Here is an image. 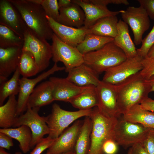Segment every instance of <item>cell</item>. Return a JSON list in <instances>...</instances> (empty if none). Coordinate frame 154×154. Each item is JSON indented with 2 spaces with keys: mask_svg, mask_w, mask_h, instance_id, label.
Segmentation results:
<instances>
[{
  "mask_svg": "<svg viewBox=\"0 0 154 154\" xmlns=\"http://www.w3.org/2000/svg\"><path fill=\"white\" fill-rule=\"evenodd\" d=\"M21 15L29 31L40 39H52L54 33L41 5L30 0H9Z\"/></svg>",
  "mask_w": 154,
  "mask_h": 154,
  "instance_id": "1",
  "label": "cell"
},
{
  "mask_svg": "<svg viewBox=\"0 0 154 154\" xmlns=\"http://www.w3.org/2000/svg\"><path fill=\"white\" fill-rule=\"evenodd\" d=\"M116 85L118 107L122 115L133 106L141 104L150 92L146 80L140 72Z\"/></svg>",
  "mask_w": 154,
  "mask_h": 154,
  "instance_id": "2",
  "label": "cell"
},
{
  "mask_svg": "<svg viewBox=\"0 0 154 154\" xmlns=\"http://www.w3.org/2000/svg\"><path fill=\"white\" fill-rule=\"evenodd\" d=\"M89 117L92 121V127L90 147L88 154H105L103 145L108 139L115 140L114 131L118 119L105 116L97 106L92 109Z\"/></svg>",
  "mask_w": 154,
  "mask_h": 154,
  "instance_id": "3",
  "label": "cell"
},
{
  "mask_svg": "<svg viewBox=\"0 0 154 154\" xmlns=\"http://www.w3.org/2000/svg\"><path fill=\"white\" fill-rule=\"evenodd\" d=\"M83 55L84 63L99 75L127 59L123 51L113 41L107 43L98 50Z\"/></svg>",
  "mask_w": 154,
  "mask_h": 154,
  "instance_id": "4",
  "label": "cell"
},
{
  "mask_svg": "<svg viewBox=\"0 0 154 154\" xmlns=\"http://www.w3.org/2000/svg\"><path fill=\"white\" fill-rule=\"evenodd\" d=\"M92 109L70 111L63 110L58 104H54L51 113L45 117L50 131L48 136L53 139H56L69 125L78 119L84 116H89Z\"/></svg>",
  "mask_w": 154,
  "mask_h": 154,
  "instance_id": "5",
  "label": "cell"
},
{
  "mask_svg": "<svg viewBox=\"0 0 154 154\" xmlns=\"http://www.w3.org/2000/svg\"><path fill=\"white\" fill-rule=\"evenodd\" d=\"M150 128L142 125L118 119L115 131V141L118 145L126 149L138 143L142 144L146 138Z\"/></svg>",
  "mask_w": 154,
  "mask_h": 154,
  "instance_id": "6",
  "label": "cell"
},
{
  "mask_svg": "<svg viewBox=\"0 0 154 154\" xmlns=\"http://www.w3.org/2000/svg\"><path fill=\"white\" fill-rule=\"evenodd\" d=\"M52 40V60L54 63L62 62L66 72H68L72 68L84 63L83 55L76 47L63 42L54 33Z\"/></svg>",
  "mask_w": 154,
  "mask_h": 154,
  "instance_id": "7",
  "label": "cell"
},
{
  "mask_svg": "<svg viewBox=\"0 0 154 154\" xmlns=\"http://www.w3.org/2000/svg\"><path fill=\"white\" fill-rule=\"evenodd\" d=\"M24 42L22 49L31 52L34 56L39 72L49 66L52 58L51 46L46 40L34 35L28 29L24 34Z\"/></svg>",
  "mask_w": 154,
  "mask_h": 154,
  "instance_id": "8",
  "label": "cell"
},
{
  "mask_svg": "<svg viewBox=\"0 0 154 154\" xmlns=\"http://www.w3.org/2000/svg\"><path fill=\"white\" fill-rule=\"evenodd\" d=\"M40 109L32 108L27 105L25 112L17 117L13 127L24 125L30 129L32 134L31 149L33 148L43 137L49 133V129L46 123L45 117L38 114Z\"/></svg>",
  "mask_w": 154,
  "mask_h": 154,
  "instance_id": "9",
  "label": "cell"
},
{
  "mask_svg": "<svg viewBox=\"0 0 154 154\" xmlns=\"http://www.w3.org/2000/svg\"><path fill=\"white\" fill-rule=\"evenodd\" d=\"M121 14L123 21L129 25L133 32L135 44L140 45L143 34L150 26L149 17L146 10L141 6H129Z\"/></svg>",
  "mask_w": 154,
  "mask_h": 154,
  "instance_id": "10",
  "label": "cell"
},
{
  "mask_svg": "<svg viewBox=\"0 0 154 154\" xmlns=\"http://www.w3.org/2000/svg\"><path fill=\"white\" fill-rule=\"evenodd\" d=\"M96 89L100 111L109 117L120 118L122 114L118 107L116 85L100 80Z\"/></svg>",
  "mask_w": 154,
  "mask_h": 154,
  "instance_id": "11",
  "label": "cell"
},
{
  "mask_svg": "<svg viewBox=\"0 0 154 154\" xmlns=\"http://www.w3.org/2000/svg\"><path fill=\"white\" fill-rule=\"evenodd\" d=\"M142 58L137 55L127 59L120 64L108 69L105 72L102 80L114 85L123 82L131 76L141 71L143 68Z\"/></svg>",
  "mask_w": 154,
  "mask_h": 154,
  "instance_id": "12",
  "label": "cell"
},
{
  "mask_svg": "<svg viewBox=\"0 0 154 154\" xmlns=\"http://www.w3.org/2000/svg\"><path fill=\"white\" fill-rule=\"evenodd\" d=\"M64 66H58L54 63L53 66L47 71L33 79L22 77L19 81V90L17 100L16 115L19 116L26 111L28 99L36 85L56 72L65 70Z\"/></svg>",
  "mask_w": 154,
  "mask_h": 154,
  "instance_id": "13",
  "label": "cell"
},
{
  "mask_svg": "<svg viewBox=\"0 0 154 154\" xmlns=\"http://www.w3.org/2000/svg\"><path fill=\"white\" fill-rule=\"evenodd\" d=\"M83 121L76 120L55 139L46 154H61L74 151L76 141Z\"/></svg>",
  "mask_w": 154,
  "mask_h": 154,
  "instance_id": "14",
  "label": "cell"
},
{
  "mask_svg": "<svg viewBox=\"0 0 154 154\" xmlns=\"http://www.w3.org/2000/svg\"><path fill=\"white\" fill-rule=\"evenodd\" d=\"M0 24L23 38L28 29L19 12L9 0H0Z\"/></svg>",
  "mask_w": 154,
  "mask_h": 154,
  "instance_id": "15",
  "label": "cell"
},
{
  "mask_svg": "<svg viewBox=\"0 0 154 154\" xmlns=\"http://www.w3.org/2000/svg\"><path fill=\"white\" fill-rule=\"evenodd\" d=\"M48 24L54 33L63 42L74 47L80 43L85 36L90 34L89 29L83 26L80 28L61 24L46 16Z\"/></svg>",
  "mask_w": 154,
  "mask_h": 154,
  "instance_id": "16",
  "label": "cell"
},
{
  "mask_svg": "<svg viewBox=\"0 0 154 154\" xmlns=\"http://www.w3.org/2000/svg\"><path fill=\"white\" fill-rule=\"evenodd\" d=\"M22 48H0V84L7 80L8 77L17 69Z\"/></svg>",
  "mask_w": 154,
  "mask_h": 154,
  "instance_id": "17",
  "label": "cell"
},
{
  "mask_svg": "<svg viewBox=\"0 0 154 154\" xmlns=\"http://www.w3.org/2000/svg\"><path fill=\"white\" fill-rule=\"evenodd\" d=\"M72 3L78 5L84 11L85 19L83 27L88 29L99 19L109 16L116 15L121 13L123 10L112 11L107 6L94 5L83 0H72Z\"/></svg>",
  "mask_w": 154,
  "mask_h": 154,
  "instance_id": "18",
  "label": "cell"
},
{
  "mask_svg": "<svg viewBox=\"0 0 154 154\" xmlns=\"http://www.w3.org/2000/svg\"><path fill=\"white\" fill-rule=\"evenodd\" d=\"M68 73L66 78L80 87L92 86L96 87L100 80L99 74L84 63L72 68Z\"/></svg>",
  "mask_w": 154,
  "mask_h": 154,
  "instance_id": "19",
  "label": "cell"
},
{
  "mask_svg": "<svg viewBox=\"0 0 154 154\" xmlns=\"http://www.w3.org/2000/svg\"><path fill=\"white\" fill-rule=\"evenodd\" d=\"M49 80L53 86L54 100L69 102L79 94L84 87H78L66 78L51 77Z\"/></svg>",
  "mask_w": 154,
  "mask_h": 154,
  "instance_id": "20",
  "label": "cell"
},
{
  "mask_svg": "<svg viewBox=\"0 0 154 154\" xmlns=\"http://www.w3.org/2000/svg\"><path fill=\"white\" fill-rule=\"evenodd\" d=\"M53 86L49 80L41 83L34 89L28 99L27 105L32 108L40 109L54 101Z\"/></svg>",
  "mask_w": 154,
  "mask_h": 154,
  "instance_id": "21",
  "label": "cell"
},
{
  "mask_svg": "<svg viewBox=\"0 0 154 154\" xmlns=\"http://www.w3.org/2000/svg\"><path fill=\"white\" fill-rule=\"evenodd\" d=\"M59 11L60 15L58 22L76 28H80L84 26L85 14L82 9L78 4L72 2L66 7L59 8Z\"/></svg>",
  "mask_w": 154,
  "mask_h": 154,
  "instance_id": "22",
  "label": "cell"
},
{
  "mask_svg": "<svg viewBox=\"0 0 154 154\" xmlns=\"http://www.w3.org/2000/svg\"><path fill=\"white\" fill-rule=\"evenodd\" d=\"M117 33L113 42L124 52L127 59L133 58L137 55L135 44L130 35L128 25L121 19L117 25Z\"/></svg>",
  "mask_w": 154,
  "mask_h": 154,
  "instance_id": "23",
  "label": "cell"
},
{
  "mask_svg": "<svg viewBox=\"0 0 154 154\" xmlns=\"http://www.w3.org/2000/svg\"><path fill=\"white\" fill-rule=\"evenodd\" d=\"M69 102L74 107L79 110L92 109L98 105V100L96 87H85L78 95Z\"/></svg>",
  "mask_w": 154,
  "mask_h": 154,
  "instance_id": "24",
  "label": "cell"
},
{
  "mask_svg": "<svg viewBox=\"0 0 154 154\" xmlns=\"http://www.w3.org/2000/svg\"><path fill=\"white\" fill-rule=\"evenodd\" d=\"M123 116L127 121L154 129V112L144 109L140 104L132 106Z\"/></svg>",
  "mask_w": 154,
  "mask_h": 154,
  "instance_id": "25",
  "label": "cell"
},
{
  "mask_svg": "<svg viewBox=\"0 0 154 154\" xmlns=\"http://www.w3.org/2000/svg\"><path fill=\"white\" fill-rule=\"evenodd\" d=\"M116 16H106L100 19L88 29L90 34L114 38L117 33Z\"/></svg>",
  "mask_w": 154,
  "mask_h": 154,
  "instance_id": "26",
  "label": "cell"
},
{
  "mask_svg": "<svg viewBox=\"0 0 154 154\" xmlns=\"http://www.w3.org/2000/svg\"><path fill=\"white\" fill-rule=\"evenodd\" d=\"M0 132L17 140L19 143L20 148L23 153H27L31 149L32 134L30 129L27 126L23 125L15 128H1Z\"/></svg>",
  "mask_w": 154,
  "mask_h": 154,
  "instance_id": "27",
  "label": "cell"
},
{
  "mask_svg": "<svg viewBox=\"0 0 154 154\" xmlns=\"http://www.w3.org/2000/svg\"><path fill=\"white\" fill-rule=\"evenodd\" d=\"M17 100L12 95L4 104L0 106V127L7 128L13 127L18 117L16 115Z\"/></svg>",
  "mask_w": 154,
  "mask_h": 154,
  "instance_id": "28",
  "label": "cell"
},
{
  "mask_svg": "<svg viewBox=\"0 0 154 154\" xmlns=\"http://www.w3.org/2000/svg\"><path fill=\"white\" fill-rule=\"evenodd\" d=\"M92 127V121L89 116H86L76 141L75 154H88L90 146V136Z\"/></svg>",
  "mask_w": 154,
  "mask_h": 154,
  "instance_id": "29",
  "label": "cell"
},
{
  "mask_svg": "<svg viewBox=\"0 0 154 154\" xmlns=\"http://www.w3.org/2000/svg\"><path fill=\"white\" fill-rule=\"evenodd\" d=\"M114 38L91 34L86 35L83 40L76 47L83 55L99 49L106 44L113 42Z\"/></svg>",
  "mask_w": 154,
  "mask_h": 154,
  "instance_id": "30",
  "label": "cell"
},
{
  "mask_svg": "<svg viewBox=\"0 0 154 154\" xmlns=\"http://www.w3.org/2000/svg\"><path fill=\"white\" fill-rule=\"evenodd\" d=\"M17 68L21 75L24 77L34 76L39 72L33 54L23 49Z\"/></svg>",
  "mask_w": 154,
  "mask_h": 154,
  "instance_id": "31",
  "label": "cell"
},
{
  "mask_svg": "<svg viewBox=\"0 0 154 154\" xmlns=\"http://www.w3.org/2000/svg\"><path fill=\"white\" fill-rule=\"evenodd\" d=\"M20 75L17 68L10 79L0 84V106L8 97L19 94Z\"/></svg>",
  "mask_w": 154,
  "mask_h": 154,
  "instance_id": "32",
  "label": "cell"
},
{
  "mask_svg": "<svg viewBox=\"0 0 154 154\" xmlns=\"http://www.w3.org/2000/svg\"><path fill=\"white\" fill-rule=\"evenodd\" d=\"M24 38L7 26L0 24V48L23 46Z\"/></svg>",
  "mask_w": 154,
  "mask_h": 154,
  "instance_id": "33",
  "label": "cell"
},
{
  "mask_svg": "<svg viewBox=\"0 0 154 154\" xmlns=\"http://www.w3.org/2000/svg\"><path fill=\"white\" fill-rule=\"evenodd\" d=\"M41 5L46 15L58 22L60 13L57 0H30Z\"/></svg>",
  "mask_w": 154,
  "mask_h": 154,
  "instance_id": "34",
  "label": "cell"
},
{
  "mask_svg": "<svg viewBox=\"0 0 154 154\" xmlns=\"http://www.w3.org/2000/svg\"><path fill=\"white\" fill-rule=\"evenodd\" d=\"M142 45L139 48L137 49V55L143 58L147 56L150 49L154 44V24L151 30L143 39Z\"/></svg>",
  "mask_w": 154,
  "mask_h": 154,
  "instance_id": "35",
  "label": "cell"
},
{
  "mask_svg": "<svg viewBox=\"0 0 154 154\" xmlns=\"http://www.w3.org/2000/svg\"><path fill=\"white\" fill-rule=\"evenodd\" d=\"M141 63L143 68L140 73L142 76L146 80L154 76V57L143 58Z\"/></svg>",
  "mask_w": 154,
  "mask_h": 154,
  "instance_id": "36",
  "label": "cell"
},
{
  "mask_svg": "<svg viewBox=\"0 0 154 154\" xmlns=\"http://www.w3.org/2000/svg\"><path fill=\"white\" fill-rule=\"evenodd\" d=\"M55 139L48 136L46 137L43 138L37 144L30 154H41L52 145Z\"/></svg>",
  "mask_w": 154,
  "mask_h": 154,
  "instance_id": "37",
  "label": "cell"
},
{
  "mask_svg": "<svg viewBox=\"0 0 154 154\" xmlns=\"http://www.w3.org/2000/svg\"><path fill=\"white\" fill-rule=\"evenodd\" d=\"M142 144L149 154H154V129H149L147 137Z\"/></svg>",
  "mask_w": 154,
  "mask_h": 154,
  "instance_id": "38",
  "label": "cell"
},
{
  "mask_svg": "<svg viewBox=\"0 0 154 154\" xmlns=\"http://www.w3.org/2000/svg\"><path fill=\"white\" fill-rule=\"evenodd\" d=\"M85 2L94 5L107 6L109 4H123L128 5L129 4L127 0H83Z\"/></svg>",
  "mask_w": 154,
  "mask_h": 154,
  "instance_id": "39",
  "label": "cell"
},
{
  "mask_svg": "<svg viewBox=\"0 0 154 154\" xmlns=\"http://www.w3.org/2000/svg\"><path fill=\"white\" fill-rule=\"evenodd\" d=\"M140 6L146 10L149 16L154 20V0H137Z\"/></svg>",
  "mask_w": 154,
  "mask_h": 154,
  "instance_id": "40",
  "label": "cell"
},
{
  "mask_svg": "<svg viewBox=\"0 0 154 154\" xmlns=\"http://www.w3.org/2000/svg\"><path fill=\"white\" fill-rule=\"evenodd\" d=\"M117 145L115 140L108 139L103 145V152L105 154H115L117 151Z\"/></svg>",
  "mask_w": 154,
  "mask_h": 154,
  "instance_id": "41",
  "label": "cell"
},
{
  "mask_svg": "<svg viewBox=\"0 0 154 154\" xmlns=\"http://www.w3.org/2000/svg\"><path fill=\"white\" fill-rule=\"evenodd\" d=\"M12 139L8 135L0 132V147L10 149L14 145Z\"/></svg>",
  "mask_w": 154,
  "mask_h": 154,
  "instance_id": "42",
  "label": "cell"
},
{
  "mask_svg": "<svg viewBox=\"0 0 154 154\" xmlns=\"http://www.w3.org/2000/svg\"><path fill=\"white\" fill-rule=\"evenodd\" d=\"M140 105L144 109L154 112V100L148 97Z\"/></svg>",
  "mask_w": 154,
  "mask_h": 154,
  "instance_id": "43",
  "label": "cell"
},
{
  "mask_svg": "<svg viewBox=\"0 0 154 154\" xmlns=\"http://www.w3.org/2000/svg\"><path fill=\"white\" fill-rule=\"evenodd\" d=\"M130 147L131 154H149L141 143L136 144Z\"/></svg>",
  "mask_w": 154,
  "mask_h": 154,
  "instance_id": "44",
  "label": "cell"
},
{
  "mask_svg": "<svg viewBox=\"0 0 154 154\" xmlns=\"http://www.w3.org/2000/svg\"><path fill=\"white\" fill-rule=\"evenodd\" d=\"M72 3V1L70 0H59L58 1V5L59 9L66 7Z\"/></svg>",
  "mask_w": 154,
  "mask_h": 154,
  "instance_id": "45",
  "label": "cell"
},
{
  "mask_svg": "<svg viewBox=\"0 0 154 154\" xmlns=\"http://www.w3.org/2000/svg\"><path fill=\"white\" fill-rule=\"evenodd\" d=\"M146 82L148 85L150 92L154 91V76L148 80H145Z\"/></svg>",
  "mask_w": 154,
  "mask_h": 154,
  "instance_id": "46",
  "label": "cell"
},
{
  "mask_svg": "<svg viewBox=\"0 0 154 154\" xmlns=\"http://www.w3.org/2000/svg\"><path fill=\"white\" fill-rule=\"evenodd\" d=\"M146 57L149 58L154 57V44L150 49Z\"/></svg>",
  "mask_w": 154,
  "mask_h": 154,
  "instance_id": "47",
  "label": "cell"
},
{
  "mask_svg": "<svg viewBox=\"0 0 154 154\" xmlns=\"http://www.w3.org/2000/svg\"><path fill=\"white\" fill-rule=\"evenodd\" d=\"M0 154H11L5 151L4 148L1 147H0ZM14 154H22V153L21 152H16Z\"/></svg>",
  "mask_w": 154,
  "mask_h": 154,
  "instance_id": "48",
  "label": "cell"
},
{
  "mask_svg": "<svg viewBox=\"0 0 154 154\" xmlns=\"http://www.w3.org/2000/svg\"><path fill=\"white\" fill-rule=\"evenodd\" d=\"M61 154H75V151H72V152H68L67 153H62Z\"/></svg>",
  "mask_w": 154,
  "mask_h": 154,
  "instance_id": "49",
  "label": "cell"
},
{
  "mask_svg": "<svg viewBox=\"0 0 154 154\" xmlns=\"http://www.w3.org/2000/svg\"><path fill=\"white\" fill-rule=\"evenodd\" d=\"M127 154H131V147H130L128 151Z\"/></svg>",
  "mask_w": 154,
  "mask_h": 154,
  "instance_id": "50",
  "label": "cell"
}]
</instances>
